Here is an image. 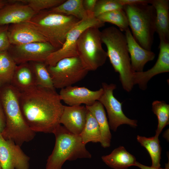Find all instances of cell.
<instances>
[{"mask_svg": "<svg viewBox=\"0 0 169 169\" xmlns=\"http://www.w3.org/2000/svg\"><path fill=\"white\" fill-rule=\"evenodd\" d=\"M87 112L85 106L64 105L60 123L71 133L79 135L85 125Z\"/></svg>", "mask_w": 169, "mask_h": 169, "instance_id": "obj_17", "label": "cell"}, {"mask_svg": "<svg viewBox=\"0 0 169 169\" xmlns=\"http://www.w3.org/2000/svg\"><path fill=\"white\" fill-rule=\"evenodd\" d=\"M79 135L83 143L85 145L90 142L101 143V135L98 123L94 115L88 110L85 125Z\"/></svg>", "mask_w": 169, "mask_h": 169, "instance_id": "obj_24", "label": "cell"}, {"mask_svg": "<svg viewBox=\"0 0 169 169\" xmlns=\"http://www.w3.org/2000/svg\"><path fill=\"white\" fill-rule=\"evenodd\" d=\"M105 23L94 16H89L79 20L69 32L62 47L51 53L44 63L47 66H54L63 59L78 56L76 44L81 33L90 27H102Z\"/></svg>", "mask_w": 169, "mask_h": 169, "instance_id": "obj_9", "label": "cell"}, {"mask_svg": "<svg viewBox=\"0 0 169 169\" xmlns=\"http://www.w3.org/2000/svg\"><path fill=\"white\" fill-rule=\"evenodd\" d=\"M137 141L144 147L149 153L152 161L151 166L161 167V147L158 136H155L151 137H146L138 135Z\"/></svg>", "mask_w": 169, "mask_h": 169, "instance_id": "obj_26", "label": "cell"}, {"mask_svg": "<svg viewBox=\"0 0 169 169\" xmlns=\"http://www.w3.org/2000/svg\"><path fill=\"white\" fill-rule=\"evenodd\" d=\"M99 28L90 27L80 34L77 41L78 56L88 71H95L105 62L107 54L102 48Z\"/></svg>", "mask_w": 169, "mask_h": 169, "instance_id": "obj_7", "label": "cell"}, {"mask_svg": "<svg viewBox=\"0 0 169 169\" xmlns=\"http://www.w3.org/2000/svg\"><path fill=\"white\" fill-rule=\"evenodd\" d=\"M125 32L132 69L134 72H142L146 64L153 60L155 54L142 47L134 39L129 28Z\"/></svg>", "mask_w": 169, "mask_h": 169, "instance_id": "obj_18", "label": "cell"}, {"mask_svg": "<svg viewBox=\"0 0 169 169\" xmlns=\"http://www.w3.org/2000/svg\"><path fill=\"white\" fill-rule=\"evenodd\" d=\"M17 65L8 50L0 51V88L10 84Z\"/></svg>", "mask_w": 169, "mask_h": 169, "instance_id": "obj_25", "label": "cell"}, {"mask_svg": "<svg viewBox=\"0 0 169 169\" xmlns=\"http://www.w3.org/2000/svg\"><path fill=\"white\" fill-rule=\"evenodd\" d=\"M0 169H2L0 163Z\"/></svg>", "mask_w": 169, "mask_h": 169, "instance_id": "obj_38", "label": "cell"}, {"mask_svg": "<svg viewBox=\"0 0 169 169\" xmlns=\"http://www.w3.org/2000/svg\"><path fill=\"white\" fill-rule=\"evenodd\" d=\"M10 84L20 92L37 86L34 75L29 63L17 65Z\"/></svg>", "mask_w": 169, "mask_h": 169, "instance_id": "obj_20", "label": "cell"}, {"mask_svg": "<svg viewBox=\"0 0 169 169\" xmlns=\"http://www.w3.org/2000/svg\"><path fill=\"white\" fill-rule=\"evenodd\" d=\"M118 0H97L94 11L96 18L103 13L113 10L123 9Z\"/></svg>", "mask_w": 169, "mask_h": 169, "instance_id": "obj_31", "label": "cell"}, {"mask_svg": "<svg viewBox=\"0 0 169 169\" xmlns=\"http://www.w3.org/2000/svg\"><path fill=\"white\" fill-rule=\"evenodd\" d=\"M96 18L104 23L108 22L116 25L122 32H125L129 28L127 17L123 9L115 10L103 13Z\"/></svg>", "mask_w": 169, "mask_h": 169, "instance_id": "obj_28", "label": "cell"}, {"mask_svg": "<svg viewBox=\"0 0 169 169\" xmlns=\"http://www.w3.org/2000/svg\"><path fill=\"white\" fill-rule=\"evenodd\" d=\"M97 1V0H83L84 8L88 16H94V11Z\"/></svg>", "mask_w": 169, "mask_h": 169, "instance_id": "obj_33", "label": "cell"}, {"mask_svg": "<svg viewBox=\"0 0 169 169\" xmlns=\"http://www.w3.org/2000/svg\"><path fill=\"white\" fill-rule=\"evenodd\" d=\"M27 5L38 13L45 9H51L61 4L64 0H17Z\"/></svg>", "mask_w": 169, "mask_h": 169, "instance_id": "obj_30", "label": "cell"}, {"mask_svg": "<svg viewBox=\"0 0 169 169\" xmlns=\"http://www.w3.org/2000/svg\"><path fill=\"white\" fill-rule=\"evenodd\" d=\"M20 94L10 84L0 88V102L6 120L5 127L1 134L5 140H12L21 146L33 139L36 134L28 126L23 116L19 102Z\"/></svg>", "mask_w": 169, "mask_h": 169, "instance_id": "obj_2", "label": "cell"}, {"mask_svg": "<svg viewBox=\"0 0 169 169\" xmlns=\"http://www.w3.org/2000/svg\"><path fill=\"white\" fill-rule=\"evenodd\" d=\"M152 110L157 116L158 124L155 136H159L164 127L169 123V105L163 101L155 100Z\"/></svg>", "mask_w": 169, "mask_h": 169, "instance_id": "obj_29", "label": "cell"}, {"mask_svg": "<svg viewBox=\"0 0 169 169\" xmlns=\"http://www.w3.org/2000/svg\"><path fill=\"white\" fill-rule=\"evenodd\" d=\"M47 68L54 88L60 89L81 81L89 72L78 56L63 59L54 66H47Z\"/></svg>", "mask_w": 169, "mask_h": 169, "instance_id": "obj_8", "label": "cell"}, {"mask_svg": "<svg viewBox=\"0 0 169 169\" xmlns=\"http://www.w3.org/2000/svg\"><path fill=\"white\" fill-rule=\"evenodd\" d=\"M158 48L159 53L155 65L146 71L134 73V85L138 84L142 90L146 89L147 83L152 77L161 73L169 72V42L160 40Z\"/></svg>", "mask_w": 169, "mask_h": 169, "instance_id": "obj_13", "label": "cell"}, {"mask_svg": "<svg viewBox=\"0 0 169 169\" xmlns=\"http://www.w3.org/2000/svg\"><path fill=\"white\" fill-rule=\"evenodd\" d=\"M12 45H20L33 42H47V39L28 22L10 24L8 30Z\"/></svg>", "mask_w": 169, "mask_h": 169, "instance_id": "obj_16", "label": "cell"}, {"mask_svg": "<svg viewBox=\"0 0 169 169\" xmlns=\"http://www.w3.org/2000/svg\"><path fill=\"white\" fill-rule=\"evenodd\" d=\"M8 0H0V9L7 4Z\"/></svg>", "mask_w": 169, "mask_h": 169, "instance_id": "obj_37", "label": "cell"}, {"mask_svg": "<svg viewBox=\"0 0 169 169\" xmlns=\"http://www.w3.org/2000/svg\"><path fill=\"white\" fill-rule=\"evenodd\" d=\"M103 89L93 91L84 87L69 86L61 89L59 95L61 100L69 106H90L98 101Z\"/></svg>", "mask_w": 169, "mask_h": 169, "instance_id": "obj_14", "label": "cell"}, {"mask_svg": "<svg viewBox=\"0 0 169 169\" xmlns=\"http://www.w3.org/2000/svg\"><path fill=\"white\" fill-rule=\"evenodd\" d=\"M79 20L49 10L37 13L27 22L57 50L62 47L69 32Z\"/></svg>", "mask_w": 169, "mask_h": 169, "instance_id": "obj_4", "label": "cell"}, {"mask_svg": "<svg viewBox=\"0 0 169 169\" xmlns=\"http://www.w3.org/2000/svg\"><path fill=\"white\" fill-rule=\"evenodd\" d=\"M101 159L107 166L114 169H127L135 166L136 161L135 157L123 146L115 148L109 155L102 156Z\"/></svg>", "mask_w": 169, "mask_h": 169, "instance_id": "obj_22", "label": "cell"}, {"mask_svg": "<svg viewBox=\"0 0 169 169\" xmlns=\"http://www.w3.org/2000/svg\"><path fill=\"white\" fill-rule=\"evenodd\" d=\"M19 102L25 121L35 133H53L60 124L64 105L55 90L36 86L20 92Z\"/></svg>", "mask_w": 169, "mask_h": 169, "instance_id": "obj_1", "label": "cell"}, {"mask_svg": "<svg viewBox=\"0 0 169 169\" xmlns=\"http://www.w3.org/2000/svg\"><path fill=\"white\" fill-rule=\"evenodd\" d=\"M6 125L5 118L2 105L0 102V132L2 133Z\"/></svg>", "mask_w": 169, "mask_h": 169, "instance_id": "obj_35", "label": "cell"}, {"mask_svg": "<svg viewBox=\"0 0 169 169\" xmlns=\"http://www.w3.org/2000/svg\"><path fill=\"white\" fill-rule=\"evenodd\" d=\"M37 13L17 0H8L0 9V26L28 22Z\"/></svg>", "mask_w": 169, "mask_h": 169, "instance_id": "obj_15", "label": "cell"}, {"mask_svg": "<svg viewBox=\"0 0 169 169\" xmlns=\"http://www.w3.org/2000/svg\"><path fill=\"white\" fill-rule=\"evenodd\" d=\"M87 110L94 115L99 127L101 133V146L104 148L110 145L111 134L104 107L99 101L90 106H85Z\"/></svg>", "mask_w": 169, "mask_h": 169, "instance_id": "obj_21", "label": "cell"}, {"mask_svg": "<svg viewBox=\"0 0 169 169\" xmlns=\"http://www.w3.org/2000/svg\"><path fill=\"white\" fill-rule=\"evenodd\" d=\"M50 10L67 15L73 16L79 20L89 16L84 8L83 0H65L61 4L50 9Z\"/></svg>", "mask_w": 169, "mask_h": 169, "instance_id": "obj_23", "label": "cell"}, {"mask_svg": "<svg viewBox=\"0 0 169 169\" xmlns=\"http://www.w3.org/2000/svg\"><path fill=\"white\" fill-rule=\"evenodd\" d=\"M57 49L46 42H33L20 45H11L8 50L17 65L30 62L44 63L47 57Z\"/></svg>", "mask_w": 169, "mask_h": 169, "instance_id": "obj_11", "label": "cell"}, {"mask_svg": "<svg viewBox=\"0 0 169 169\" xmlns=\"http://www.w3.org/2000/svg\"><path fill=\"white\" fill-rule=\"evenodd\" d=\"M123 6L126 5H136L142 4H150L151 0H118Z\"/></svg>", "mask_w": 169, "mask_h": 169, "instance_id": "obj_34", "label": "cell"}, {"mask_svg": "<svg viewBox=\"0 0 169 169\" xmlns=\"http://www.w3.org/2000/svg\"><path fill=\"white\" fill-rule=\"evenodd\" d=\"M101 38L107 47V57L115 71L119 74L123 88L130 92L134 85L135 72L132 69L125 34L116 27L110 26L101 32Z\"/></svg>", "mask_w": 169, "mask_h": 169, "instance_id": "obj_3", "label": "cell"}, {"mask_svg": "<svg viewBox=\"0 0 169 169\" xmlns=\"http://www.w3.org/2000/svg\"><path fill=\"white\" fill-rule=\"evenodd\" d=\"M30 157L13 141L0 132V163L2 169H29Z\"/></svg>", "mask_w": 169, "mask_h": 169, "instance_id": "obj_12", "label": "cell"}, {"mask_svg": "<svg viewBox=\"0 0 169 169\" xmlns=\"http://www.w3.org/2000/svg\"><path fill=\"white\" fill-rule=\"evenodd\" d=\"M156 11V32L160 40L169 42V0H151Z\"/></svg>", "mask_w": 169, "mask_h": 169, "instance_id": "obj_19", "label": "cell"}, {"mask_svg": "<svg viewBox=\"0 0 169 169\" xmlns=\"http://www.w3.org/2000/svg\"><path fill=\"white\" fill-rule=\"evenodd\" d=\"M135 166H137L141 169H169V162L166 164L165 168H161V167H155L152 166H146L143 165L137 161L135 163Z\"/></svg>", "mask_w": 169, "mask_h": 169, "instance_id": "obj_36", "label": "cell"}, {"mask_svg": "<svg viewBox=\"0 0 169 169\" xmlns=\"http://www.w3.org/2000/svg\"><path fill=\"white\" fill-rule=\"evenodd\" d=\"M103 93L98 101L106 109L109 119L110 128L114 131L118 127L122 124H127L135 127L137 126V121L130 119L124 113L122 107V103L114 96L113 91L116 88L115 84H102Z\"/></svg>", "mask_w": 169, "mask_h": 169, "instance_id": "obj_10", "label": "cell"}, {"mask_svg": "<svg viewBox=\"0 0 169 169\" xmlns=\"http://www.w3.org/2000/svg\"><path fill=\"white\" fill-rule=\"evenodd\" d=\"M9 25L0 26V51L8 50L11 45L8 35Z\"/></svg>", "mask_w": 169, "mask_h": 169, "instance_id": "obj_32", "label": "cell"}, {"mask_svg": "<svg viewBox=\"0 0 169 169\" xmlns=\"http://www.w3.org/2000/svg\"><path fill=\"white\" fill-rule=\"evenodd\" d=\"M123 9L134 39L142 47L151 51L156 32V11L154 7L148 4L126 5Z\"/></svg>", "mask_w": 169, "mask_h": 169, "instance_id": "obj_6", "label": "cell"}, {"mask_svg": "<svg viewBox=\"0 0 169 169\" xmlns=\"http://www.w3.org/2000/svg\"><path fill=\"white\" fill-rule=\"evenodd\" d=\"M31 67L37 86L55 90L51 75L44 63L39 62H28Z\"/></svg>", "mask_w": 169, "mask_h": 169, "instance_id": "obj_27", "label": "cell"}, {"mask_svg": "<svg viewBox=\"0 0 169 169\" xmlns=\"http://www.w3.org/2000/svg\"><path fill=\"white\" fill-rule=\"evenodd\" d=\"M53 133L55 136V144L47 159L45 169H62L67 161L91 158V154L86 149L79 135L71 133L61 124Z\"/></svg>", "mask_w": 169, "mask_h": 169, "instance_id": "obj_5", "label": "cell"}]
</instances>
